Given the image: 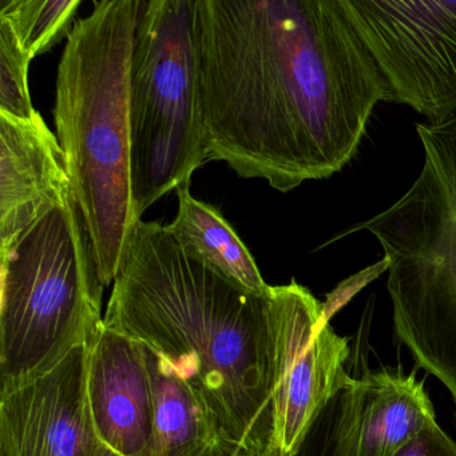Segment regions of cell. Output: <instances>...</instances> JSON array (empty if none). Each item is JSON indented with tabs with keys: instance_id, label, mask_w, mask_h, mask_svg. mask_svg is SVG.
Masks as SVG:
<instances>
[{
	"instance_id": "6da1fadb",
	"label": "cell",
	"mask_w": 456,
	"mask_h": 456,
	"mask_svg": "<svg viewBox=\"0 0 456 456\" xmlns=\"http://www.w3.org/2000/svg\"><path fill=\"white\" fill-rule=\"evenodd\" d=\"M209 161L281 193L356 157L386 84L340 0H196Z\"/></svg>"
},
{
	"instance_id": "7a4b0ae2",
	"label": "cell",
	"mask_w": 456,
	"mask_h": 456,
	"mask_svg": "<svg viewBox=\"0 0 456 456\" xmlns=\"http://www.w3.org/2000/svg\"><path fill=\"white\" fill-rule=\"evenodd\" d=\"M268 296L232 284L167 225L141 220L103 322L183 370L244 456H277Z\"/></svg>"
},
{
	"instance_id": "3957f363",
	"label": "cell",
	"mask_w": 456,
	"mask_h": 456,
	"mask_svg": "<svg viewBox=\"0 0 456 456\" xmlns=\"http://www.w3.org/2000/svg\"><path fill=\"white\" fill-rule=\"evenodd\" d=\"M141 0H102L74 26L54 117L71 191L103 285L113 284L140 223L132 193L130 68Z\"/></svg>"
},
{
	"instance_id": "277c9868",
	"label": "cell",
	"mask_w": 456,
	"mask_h": 456,
	"mask_svg": "<svg viewBox=\"0 0 456 456\" xmlns=\"http://www.w3.org/2000/svg\"><path fill=\"white\" fill-rule=\"evenodd\" d=\"M423 167L391 207L333 234L322 248L368 232L388 263L395 338L416 368L450 392L456 418V114L416 124Z\"/></svg>"
},
{
	"instance_id": "5b68a950",
	"label": "cell",
	"mask_w": 456,
	"mask_h": 456,
	"mask_svg": "<svg viewBox=\"0 0 456 456\" xmlns=\"http://www.w3.org/2000/svg\"><path fill=\"white\" fill-rule=\"evenodd\" d=\"M2 257V389L47 372L92 340L103 285L73 191L26 229Z\"/></svg>"
},
{
	"instance_id": "8992f818",
	"label": "cell",
	"mask_w": 456,
	"mask_h": 456,
	"mask_svg": "<svg viewBox=\"0 0 456 456\" xmlns=\"http://www.w3.org/2000/svg\"><path fill=\"white\" fill-rule=\"evenodd\" d=\"M130 124L133 202L141 218L209 161L200 102L196 0L142 2L130 68Z\"/></svg>"
},
{
	"instance_id": "52a82bcc",
	"label": "cell",
	"mask_w": 456,
	"mask_h": 456,
	"mask_svg": "<svg viewBox=\"0 0 456 456\" xmlns=\"http://www.w3.org/2000/svg\"><path fill=\"white\" fill-rule=\"evenodd\" d=\"M372 55L384 102L437 125L456 114V0H340Z\"/></svg>"
},
{
	"instance_id": "ba28073f",
	"label": "cell",
	"mask_w": 456,
	"mask_h": 456,
	"mask_svg": "<svg viewBox=\"0 0 456 456\" xmlns=\"http://www.w3.org/2000/svg\"><path fill=\"white\" fill-rule=\"evenodd\" d=\"M274 447L293 456L330 400L354 380L346 370L348 340L330 327L308 288L292 280L268 296Z\"/></svg>"
},
{
	"instance_id": "9c48e42d",
	"label": "cell",
	"mask_w": 456,
	"mask_h": 456,
	"mask_svg": "<svg viewBox=\"0 0 456 456\" xmlns=\"http://www.w3.org/2000/svg\"><path fill=\"white\" fill-rule=\"evenodd\" d=\"M89 343L52 370L0 391V456H94L87 405Z\"/></svg>"
},
{
	"instance_id": "30bf717a",
	"label": "cell",
	"mask_w": 456,
	"mask_h": 456,
	"mask_svg": "<svg viewBox=\"0 0 456 456\" xmlns=\"http://www.w3.org/2000/svg\"><path fill=\"white\" fill-rule=\"evenodd\" d=\"M87 405L98 440L119 456H154V392L145 346L105 322L90 340Z\"/></svg>"
},
{
	"instance_id": "8fae6325",
	"label": "cell",
	"mask_w": 456,
	"mask_h": 456,
	"mask_svg": "<svg viewBox=\"0 0 456 456\" xmlns=\"http://www.w3.org/2000/svg\"><path fill=\"white\" fill-rule=\"evenodd\" d=\"M71 191L60 141L41 114H0V252Z\"/></svg>"
},
{
	"instance_id": "7c38bea8",
	"label": "cell",
	"mask_w": 456,
	"mask_h": 456,
	"mask_svg": "<svg viewBox=\"0 0 456 456\" xmlns=\"http://www.w3.org/2000/svg\"><path fill=\"white\" fill-rule=\"evenodd\" d=\"M142 344V343H141ZM154 392V456H244L199 387L145 346Z\"/></svg>"
},
{
	"instance_id": "4fadbf2b",
	"label": "cell",
	"mask_w": 456,
	"mask_h": 456,
	"mask_svg": "<svg viewBox=\"0 0 456 456\" xmlns=\"http://www.w3.org/2000/svg\"><path fill=\"white\" fill-rule=\"evenodd\" d=\"M359 383L356 456H394L424 429L436 426L434 405L415 372L365 370Z\"/></svg>"
},
{
	"instance_id": "5bb4252c",
	"label": "cell",
	"mask_w": 456,
	"mask_h": 456,
	"mask_svg": "<svg viewBox=\"0 0 456 456\" xmlns=\"http://www.w3.org/2000/svg\"><path fill=\"white\" fill-rule=\"evenodd\" d=\"M175 191L177 216L167 228L177 244L232 284L260 297L268 296L271 285L264 281L249 250L220 210L194 199L191 183Z\"/></svg>"
},
{
	"instance_id": "9a60e30c",
	"label": "cell",
	"mask_w": 456,
	"mask_h": 456,
	"mask_svg": "<svg viewBox=\"0 0 456 456\" xmlns=\"http://www.w3.org/2000/svg\"><path fill=\"white\" fill-rule=\"evenodd\" d=\"M79 6L81 0H2L0 20L9 22L34 60L70 36Z\"/></svg>"
},
{
	"instance_id": "2e32d148",
	"label": "cell",
	"mask_w": 456,
	"mask_h": 456,
	"mask_svg": "<svg viewBox=\"0 0 456 456\" xmlns=\"http://www.w3.org/2000/svg\"><path fill=\"white\" fill-rule=\"evenodd\" d=\"M359 429L360 387L354 379L322 410L293 456H356Z\"/></svg>"
},
{
	"instance_id": "e0dca14e",
	"label": "cell",
	"mask_w": 456,
	"mask_h": 456,
	"mask_svg": "<svg viewBox=\"0 0 456 456\" xmlns=\"http://www.w3.org/2000/svg\"><path fill=\"white\" fill-rule=\"evenodd\" d=\"M31 61L9 22L0 20V114L30 119L38 113L28 90Z\"/></svg>"
},
{
	"instance_id": "ac0fdd59",
	"label": "cell",
	"mask_w": 456,
	"mask_h": 456,
	"mask_svg": "<svg viewBox=\"0 0 456 456\" xmlns=\"http://www.w3.org/2000/svg\"><path fill=\"white\" fill-rule=\"evenodd\" d=\"M394 456H456V443L436 424L411 439Z\"/></svg>"
},
{
	"instance_id": "d6986e66",
	"label": "cell",
	"mask_w": 456,
	"mask_h": 456,
	"mask_svg": "<svg viewBox=\"0 0 456 456\" xmlns=\"http://www.w3.org/2000/svg\"><path fill=\"white\" fill-rule=\"evenodd\" d=\"M94 456H119L118 453L114 452L113 450H110V448L106 447L105 444H102V443H100V445H98L97 451H95Z\"/></svg>"
}]
</instances>
